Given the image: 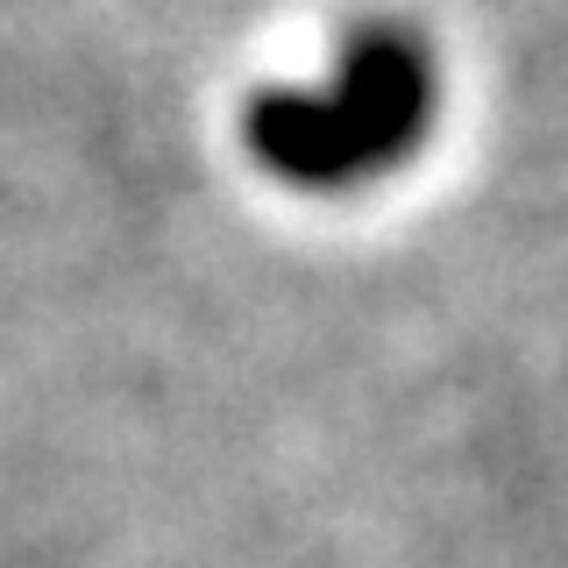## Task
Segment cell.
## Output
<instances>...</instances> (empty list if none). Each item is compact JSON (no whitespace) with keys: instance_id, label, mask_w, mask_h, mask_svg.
<instances>
[{"instance_id":"1","label":"cell","mask_w":568,"mask_h":568,"mask_svg":"<svg viewBox=\"0 0 568 568\" xmlns=\"http://www.w3.org/2000/svg\"><path fill=\"white\" fill-rule=\"evenodd\" d=\"M434 50L405 22H363L334 50L327 79L263 85L242 114V142L292 192H363L413 164L434 129Z\"/></svg>"}]
</instances>
